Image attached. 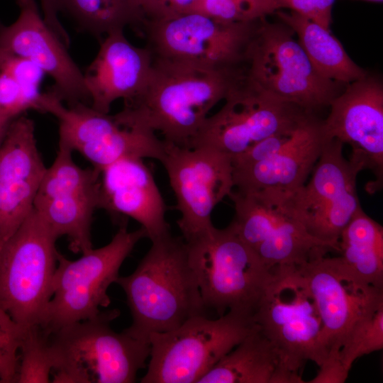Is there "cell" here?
<instances>
[{
	"mask_svg": "<svg viewBox=\"0 0 383 383\" xmlns=\"http://www.w3.org/2000/svg\"><path fill=\"white\" fill-rule=\"evenodd\" d=\"M255 326L252 318L228 311L216 319L195 316L174 329L152 333L140 382L198 383Z\"/></svg>",
	"mask_w": 383,
	"mask_h": 383,
	"instance_id": "8",
	"label": "cell"
},
{
	"mask_svg": "<svg viewBox=\"0 0 383 383\" xmlns=\"http://www.w3.org/2000/svg\"><path fill=\"white\" fill-rule=\"evenodd\" d=\"M365 1H377V2H382V0H365Z\"/></svg>",
	"mask_w": 383,
	"mask_h": 383,
	"instance_id": "39",
	"label": "cell"
},
{
	"mask_svg": "<svg viewBox=\"0 0 383 383\" xmlns=\"http://www.w3.org/2000/svg\"><path fill=\"white\" fill-rule=\"evenodd\" d=\"M205 1L218 14L235 21H256L275 12L271 0Z\"/></svg>",
	"mask_w": 383,
	"mask_h": 383,
	"instance_id": "33",
	"label": "cell"
},
{
	"mask_svg": "<svg viewBox=\"0 0 383 383\" xmlns=\"http://www.w3.org/2000/svg\"><path fill=\"white\" fill-rule=\"evenodd\" d=\"M145 238L148 235L143 228L128 231L123 223L107 245L92 248L77 260H68L58 252L52 296L39 324L44 331L50 335L99 316V308L111 303L107 290L116 282L121 265Z\"/></svg>",
	"mask_w": 383,
	"mask_h": 383,
	"instance_id": "6",
	"label": "cell"
},
{
	"mask_svg": "<svg viewBox=\"0 0 383 383\" xmlns=\"http://www.w3.org/2000/svg\"><path fill=\"white\" fill-rule=\"evenodd\" d=\"M59 11L69 14L83 30L105 36L145 20L141 0H58Z\"/></svg>",
	"mask_w": 383,
	"mask_h": 383,
	"instance_id": "27",
	"label": "cell"
},
{
	"mask_svg": "<svg viewBox=\"0 0 383 383\" xmlns=\"http://www.w3.org/2000/svg\"><path fill=\"white\" fill-rule=\"evenodd\" d=\"M223 101L222 107L206 120L193 147H209L231 158L296 126L309 113L255 89L245 78Z\"/></svg>",
	"mask_w": 383,
	"mask_h": 383,
	"instance_id": "15",
	"label": "cell"
},
{
	"mask_svg": "<svg viewBox=\"0 0 383 383\" xmlns=\"http://www.w3.org/2000/svg\"><path fill=\"white\" fill-rule=\"evenodd\" d=\"M16 382H51L53 362L50 336L40 325L23 329Z\"/></svg>",
	"mask_w": 383,
	"mask_h": 383,
	"instance_id": "28",
	"label": "cell"
},
{
	"mask_svg": "<svg viewBox=\"0 0 383 383\" xmlns=\"http://www.w3.org/2000/svg\"><path fill=\"white\" fill-rule=\"evenodd\" d=\"M23 329L0 307V383L16 382Z\"/></svg>",
	"mask_w": 383,
	"mask_h": 383,
	"instance_id": "31",
	"label": "cell"
},
{
	"mask_svg": "<svg viewBox=\"0 0 383 383\" xmlns=\"http://www.w3.org/2000/svg\"><path fill=\"white\" fill-rule=\"evenodd\" d=\"M101 184L91 187H66L36 197L33 209L60 238L66 235L75 253L92 248L91 226L95 209H100Z\"/></svg>",
	"mask_w": 383,
	"mask_h": 383,
	"instance_id": "24",
	"label": "cell"
},
{
	"mask_svg": "<svg viewBox=\"0 0 383 383\" xmlns=\"http://www.w3.org/2000/svg\"><path fill=\"white\" fill-rule=\"evenodd\" d=\"M275 11L288 9L330 30L335 0H271Z\"/></svg>",
	"mask_w": 383,
	"mask_h": 383,
	"instance_id": "34",
	"label": "cell"
},
{
	"mask_svg": "<svg viewBox=\"0 0 383 383\" xmlns=\"http://www.w3.org/2000/svg\"><path fill=\"white\" fill-rule=\"evenodd\" d=\"M186 243L206 309L218 316L232 311L254 319L274 269L263 263L231 223L213 227Z\"/></svg>",
	"mask_w": 383,
	"mask_h": 383,
	"instance_id": "4",
	"label": "cell"
},
{
	"mask_svg": "<svg viewBox=\"0 0 383 383\" xmlns=\"http://www.w3.org/2000/svg\"><path fill=\"white\" fill-rule=\"evenodd\" d=\"M244 78L240 67L203 69L153 56L145 87L122 111L165 143L192 148L211 110Z\"/></svg>",
	"mask_w": 383,
	"mask_h": 383,
	"instance_id": "1",
	"label": "cell"
},
{
	"mask_svg": "<svg viewBox=\"0 0 383 383\" xmlns=\"http://www.w3.org/2000/svg\"><path fill=\"white\" fill-rule=\"evenodd\" d=\"M152 61L150 48L133 45L124 30L106 35L96 56L84 73L90 106L109 113L116 100L126 101L137 96L147 83Z\"/></svg>",
	"mask_w": 383,
	"mask_h": 383,
	"instance_id": "21",
	"label": "cell"
},
{
	"mask_svg": "<svg viewBox=\"0 0 383 383\" xmlns=\"http://www.w3.org/2000/svg\"><path fill=\"white\" fill-rule=\"evenodd\" d=\"M296 268L322 323L328 353L324 364L340 362L339 351L349 331L357 320L383 304V289L355 282L326 255Z\"/></svg>",
	"mask_w": 383,
	"mask_h": 383,
	"instance_id": "18",
	"label": "cell"
},
{
	"mask_svg": "<svg viewBox=\"0 0 383 383\" xmlns=\"http://www.w3.org/2000/svg\"><path fill=\"white\" fill-rule=\"evenodd\" d=\"M328 140L322 120L308 113L289 142L274 155L254 164L233 167L234 189L243 192L293 193L306 182Z\"/></svg>",
	"mask_w": 383,
	"mask_h": 383,
	"instance_id": "20",
	"label": "cell"
},
{
	"mask_svg": "<svg viewBox=\"0 0 383 383\" xmlns=\"http://www.w3.org/2000/svg\"><path fill=\"white\" fill-rule=\"evenodd\" d=\"M118 309L67 325L49 335L55 383H131L146 367L149 339L124 329L115 332L110 323Z\"/></svg>",
	"mask_w": 383,
	"mask_h": 383,
	"instance_id": "3",
	"label": "cell"
},
{
	"mask_svg": "<svg viewBox=\"0 0 383 383\" xmlns=\"http://www.w3.org/2000/svg\"><path fill=\"white\" fill-rule=\"evenodd\" d=\"M245 82L280 101L302 110L329 106L338 83L322 77L284 23L262 18L248 48Z\"/></svg>",
	"mask_w": 383,
	"mask_h": 383,
	"instance_id": "5",
	"label": "cell"
},
{
	"mask_svg": "<svg viewBox=\"0 0 383 383\" xmlns=\"http://www.w3.org/2000/svg\"><path fill=\"white\" fill-rule=\"evenodd\" d=\"M343 144L328 139L310 179L290 195L296 218L314 238L339 251L340 236L362 208L357 190L360 173L343 155Z\"/></svg>",
	"mask_w": 383,
	"mask_h": 383,
	"instance_id": "14",
	"label": "cell"
},
{
	"mask_svg": "<svg viewBox=\"0 0 383 383\" xmlns=\"http://www.w3.org/2000/svg\"><path fill=\"white\" fill-rule=\"evenodd\" d=\"M198 383H296L283 368L270 340L254 329Z\"/></svg>",
	"mask_w": 383,
	"mask_h": 383,
	"instance_id": "23",
	"label": "cell"
},
{
	"mask_svg": "<svg viewBox=\"0 0 383 383\" xmlns=\"http://www.w3.org/2000/svg\"><path fill=\"white\" fill-rule=\"evenodd\" d=\"M43 113L57 118L59 145L79 152L99 171L123 158L160 161L163 157L165 145L162 139L121 111L110 115L88 104L65 106L48 91L43 101Z\"/></svg>",
	"mask_w": 383,
	"mask_h": 383,
	"instance_id": "12",
	"label": "cell"
},
{
	"mask_svg": "<svg viewBox=\"0 0 383 383\" xmlns=\"http://www.w3.org/2000/svg\"><path fill=\"white\" fill-rule=\"evenodd\" d=\"M275 13L296 35L298 43L322 77L348 84L367 74L349 57L330 30L293 11L278 10Z\"/></svg>",
	"mask_w": 383,
	"mask_h": 383,
	"instance_id": "26",
	"label": "cell"
},
{
	"mask_svg": "<svg viewBox=\"0 0 383 383\" xmlns=\"http://www.w3.org/2000/svg\"><path fill=\"white\" fill-rule=\"evenodd\" d=\"M43 18L47 25L68 46L70 37L58 18V0H40Z\"/></svg>",
	"mask_w": 383,
	"mask_h": 383,
	"instance_id": "36",
	"label": "cell"
},
{
	"mask_svg": "<svg viewBox=\"0 0 383 383\" xmlns=\"http://www.w3.org/2000/svg\"><path fill=\"white\" fill-rule=\"evenodd\" d=\"M1 141H2V139L0 138V144H1Z\"/></svg>",
	"mask_w": 383,
	"mask_h": 383,
	"instance_id": "40",
	"label": "cell"
},
{
	"mask_svg": "<svg viewBox=\"0 0 383 383\" xmlns=\"http://www.w3.org/2000/svg\"><path fill=\"white\" fill-rule=\"evenodd\" d=\"M100 209L136 221L151 242L170 233L164 199L143 159L123 158L101 171Z\"/></svg>",
	"mask_w": 383,
	"mask_h": 383,
	"instance_id": "22",
	"label": "cell"
},
{
	"mask_svg": "<svg viewBox=\"0 0 383 383\" xmlns=\"http://www.w3.org/2000/svg\"><path fill=\"white\" fill-rule=\"evenodd\" d=\"M254 316L261 331L275 348L283 368L296 383L306 361L318 367L328 359L323 326L296 267L274 268Z\"/></svg>",
	"mask_w": 383,
	"mask_h": 383,
	"instance_id": "9",
	"label": "cell"
},
{
	"mask_svg": "<svg viewBox=\"0 0 383 383\" xmlns=\"http://www.w3.org/2000/svg\"><path fill=\"white\" fill-rule=\"evenodd\" d=\"M40 104L9 73L0 70V138L2 140L13 120L30 109L40 111Z\"/></svg>",
	"mask_w": 383,
	"mask_h": 383,
	"instance_id": "30",
	"label": "cell"
},
{
	"mask_svg": "<svg viewBox=\"0 0 383 383\" xmlns=\"http://www.w3.org/2000/svg\"><path fill=\"white\" fill-rule=\"evenodd\" d=\"M339 256L332 257L338 268L355 282L383 289V227L358 210L343 229Z\"/></svg>",
	"mask_w": 383,
	"mask_h": 383,
	"instance_id": "25",
	"label": "cell"
},
{
	"mask_svg": "<svg viewBox=\"0 0 383 383\" xmlns=\"http://www.w3.org/2000/svg\"><path fill=\"white\" fill-rule=\"evenodd\" d=\"M261 19L226 22L191 11L147 19L141 28L153 56L203 69H218L245 63Z\"/></svg>",
	"mask_w": 383,
	"mask_h": 383,
	"instance_id": "11",
	"label": "cell"
},
{
	"mask_svg": "<svg viewBox=\"0 0 383 383\" xmlns=\"http://www.w3.org/2000/svg\"><path fill=\"white\" fill-rule=\"evenodd\" d=\"M57 238L33 209L0 251V307L22 329L40 324L52 298Z\"/></svg>",
	"mask_w": 383,
	"mask_h": 383,
	"instance_id": "7",
	"label": "cell"
},
{
	"mask_svg": "<svg viewBox=\"0 0 383 383\" xmlns=\"http://www.w3.org/2000/svg\"><path fill=\"white\" fill-rule=\"evenodd\" d=\"M132 316L128 331L149 339L174 329L190 318L206 315L184 239L168 234L152 245L135 271L118 277Z\"/></svg>",
	"mask_w": 383,
	"mask_h": 383,
	"instance_id": "2",
	"label": "cell"
},
{
	"mask_svg": "<svg viewBox=\"0 0 383 383\" xmlns=\"http://www.w3.org/2000/svg\"><path fill=\"white\" fill-rule=\"evenodd\" d=\"M163 165L180 213L177 225L186 243L210 231L215 207L234 189L231 157L206 146L165 143Z\"/></svg>",
	"mask_w": 383,
	"mask_h": 383,
	"instance_id": "13",
	"label": "cell"
},
{
	"mask_svg": "<svg viewBox=\"0 0 383 383\" xmlns=\"http://www.w3.org/2000/svg\"><path fill=\"white\" fill-rule=\"evenodd\" d=\"M34 121L20 116L0 144V230L4 243L33 211L45 173Z\"/></svg>",
	"mask_w": 383,
	"mask_h": 383,
	"instance_id": "19",
	"label": "cell"
},
{
	"mask_svg": "<svg viewBox=\"0 0 383 383\" xmlns=\"http://www.w3.org/2000/svg\"><path fill=\"white\" fill-rule=\"evenodd\" d=\"M198 1L199 0H141L145 20L168 18L193 11Z\"/></svg>",
	"mask_w": 383,
	"mask_h": 383,
	"instance_id": "35",
	"label": "cell"
},
{
	"mask_svg": "<svg viewBox=\"0 0 383 383\" xmlns=\"http://www.w3.org/2000/svg\"><path fill=\"white\" fill-rule=\"evenodd\" d=\"M292 194V193H291ZM291 194L233 189L231 224L240 238L270 269L300 266L336 251L311 235L296 218Z\"/></svg>",
	"mask_w": 383,
	"mask_h": 383,
	"instance_id": "10",
	"label": "cell"
},
{
	"mask_svg": "<svg viewBox=\"0 0 383 383\" xmlns=\"http://www.w3.org/2000/svg\"><path fill=\"white\" fill-rule=\"evenodd\" d=\"M383 348V304L357 320L339 351V360L350 372L360 357Z\"/></svg>",
	"mask_w": 383,
	"mask_h": 383,
	"instance_id": "29",
	"label": "cell"
},
{
	"mask_svg": "<svg viewBox=\"0 0 383 383\" xmlns=\"http://www.w3.org/2000/svg\"><path fill=\"white\" fill-rule=\"evenodd\" d=\"M0 70L9 73L30 96L41 101L40 84L45 73L38 65L0 50Z\"/></svg>",
	"mask_w": 383,
	"mask_h": 383,
	"instance_id": "32",
	"label": "cell"
},
{
	"mask_svg": "<svg viewBox=\"0 0 383 383\" xmlns=\"http://www.w3.org/2000/svg\"><path fill=\"white\" fill-rule=\"evenodd\" d=\"M317 374L309 383H343L349 372L340 362L325 364L321 367Z\"/></svg>",
	"mask_w": 383,
	"mask_h": 383,
	"instance_id": "37",
	"label": "cell"
},
{
	"mask_svg": "<svg viewBox=\"0 0 383 383\" xmlns=\"http://www.w3.org/2000/svg\"><path fill=\"white\" fill-rule=\"evenodd\" d=\"M330 113L322 120L324 133L350 145L348 159L359 172L370 171L374 180L367 186L376 192L383 186V84L369 76L347 84L330 103Z\"/></svg>",
	"mask_w": 383,
	"mask_h": 383,
	"instance_id": "16",
	"label": "cell"
},
{
	"mask_svg": "<svg viewBox=\"0 0 383 383\" xmlns=\"http://www.w3.org/2000/svg\"><path fill=\"white\" fill-rule=\"evenodd\" d=\"M20 12L6 25L0 21V50L27 59L52 79L50 89L67 106L90 105L84 73L67 50V45L47 25L35 0H16Z\"/></svg>",
	"mask_w": 383,
	"mask_h": 383,
	"instance_id": "17",
	"label": "cell"
},
{
	"mask_svg": "<svg viewBox=\"0 0 383 383\" xmlns=\"http://www.w3.org/2000/svg\"><path fill=\"white\" fill-rule=\"evenodd\" d=\"M3 245H4V241H3V238H2V235H1V233L0 230V251L2 248Z\"/></svg>",
	"mask_w": 383,
	"mask_h": 383,
	"instance_id": "38",
	"label": "cell"
}]
</instances>
